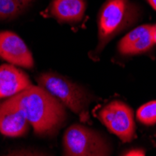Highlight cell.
I'll list each match as a JSON object with an SVG mask.
<instances>
[{"instance_id":"cell-11","label":"cell","mask_w":156,"mask_h":156,"mask_svg":"<svg viewBox=\"0 0 156 156\" xmlns=\"http://www.w3.org/2000/svg\"><path fill=\"white\" fill-rule=\"evenodd\" d=\"M34 0H0V21L16 18Z\"/></svg>"},{"instance_id":"cell-7","label":"cell","mask_w":156,"mask_h":156,"mask_svg":"<svg viewBox=\"0 0 156 156\" xmlns=\"http://www.w3.org/2000/svg\"><path fill=\"white\" fill-rule=\"evenodd\" d=\"M29 124L24 112L12 97L0 104V132L4 136H24Z\"/></svg>"},{"instance_id":"cell-9","label":"cell","mask_w":156,"mask_h":156,"mask_svg":"<svg viewBox=\"0 0 156 156\" xmlns=\"http://www.w3.org/2000/svg\"><path fill=\"white\" fill-rule=\"evenodd\" d=\"M32 86L28 76L10 65L0 66V98L11 97Z\"/></svg>"},{"instance_id":"cell-2","label":"cell","mask_w":156,"mask_h":156,"mask_svg":"<svg viewBox=\"0 0 156 156\" xmlns=\"http://www.w3.org/2000/svg\"><path fill=\"white\" fill-rule=\"evenodd\" d=\"M138 15L136 6L130 0H106L98 13V44L95 52L99 53L113 37L135 23Z\"/></svg>"},{"instance_id":"cell-10","label":"cell","mask_w":156,"mask_h":156,"mask_svg":"<svg viewBox=\"0 0 156 156\" xmlns=\"http://www.w3.org/2000/svg\"><path fill=\"white\" fill-rule=\"evenodd\" d=\"M85 10V0H52L49 7L50 15L60 23H78L82 20Z\"/></svg>"},{"instance_id":"cell-12","label":"cell","mask_w":156,"mask_h":156,"mask_svg":"<svg viewBox=\"0 0 156 156\" xmlns=\"http://www.w3.org/2000/svg\"><path fill=\"white\" fill-rule=\"evenodd\" d=\"M136 117L140 122L145 125L156 123V100L148 102L141 106L136 112Z\"/></svg>"},{"instance_id":"cell-5","label":"cell","mask_w":156,"mask_h":156,"mask_svg":"<svg viewBox=\"0 0 156 156\" xmlns=\"http://www.w3.org/2000/svg\"><path fill=\"white\" fill-rule=\"evenodd\" d=\"M99 119L107 128L122 142H130L135 137L136 125L131 108L122 101H112L99 112Z\"/></svg>"},{"instance_id":"cell-1","label":"cell","mask_w":156,"mask_h":156,"mask_svg":"<svg viewBox=\"0 0 156 156\" xmlns=\"http://www.w3.org/2000/svg\"><path fill=\"white\" fill-rule=\"evenodd\" d=\"M38 136L54 135L64 125L66 112L64 104L41 86H32L11 96Z\"/></svg>"},{"instance_id":"cell-8","label":"cell","mask_w":156,"mask_h":156,"mask_svg":"<svg viewBox=\"0 0 156 156\" xmlns=\"http://www.w3.org/2000/svg\"><path fill=\"white\" fill-rule=\"evenodd\" d=\"M153 44L151 25L143 24L126 34L121 39L118 50L123 55L138 54L149 51Z\"/></svg>"},{"instance_id":"cell-3","label":"cell","mask_w":156,"mask_h":156,"mask_svg":"<svg viewBox=\"0 0 156 156\" xmlns=\"http://www.w3.org/2000/svg\"><path fill=\"white\" fill-rule=\"evenodd\" d=\"M39 86L52 95L84 120L88 115L89 95L80 86L55 73H43L37 78Z\"/></svg>"},{"instance_id":"cell-4","label":"cell","mask_w":156,"mask_h":156,"mask_svg":"<svg viewBox=\"0 0 156 156\" xmlns=\"http://www.w3.org/2000/svg\"><path fill=\"white\" fill-rule=\"evenodd\" d=\"M64 152L70 156L109 155L110 147L98 132L80 124L71 125L64 135Z\"/></svg>"},{"instance_id":"cell-13","label":"cell","mask_w":156,"mask_h":156,"mask_svg":"<svg viewBox=\"0 0 156 156\" xmlns=\"http://www.w3.org/2000/svg\"><path fill=\"white\" fill-rule=\"evenodd\" d=\"M124 155H127V156H139V155H145V151H142V150H140V149H135V150H130L128 151H126L124 153Z\"/></svg>"},{"instance_id":"cell-15","label":"cell","mask_w":156,"mask_h":156,"mask_svg":"<svg viewBox=\"0 0 156 156\" xmlns=\"http://www.w3.org/2000/svg\"><path fill=\"white\" fill-rule=\"evenodd\" d=\"M147 1L150 3V5L153 8L154 10H156V0H147Z\"/></svg>"},{"instance_id":"cell-14","label":"cell","mask_w":156,"mask_h":156,"mask_svg":"<svg viewBox=\"0 0 156 156\" xmlns=\"http://www.w3.org/2000/svg\"><path fill=\"white\" fill-rule=\"evenodd\" d=\"M151 34H152V38L154 43H156V24L151 25Z\"/></svg>"},{"instance_id":"cell-6","label":"cell","mask_w":156,"mask_h":156,"mask_svg":"<svg viewBox=\"0 0 156 156\" xmlns=\"http://www.w3.org/2000/svg\"><path fill=\"white\" fill-rule=\"evenodd\" d=\"M0 58L25 68L34 66L32 53L24 41L10 31L0 32Z\"/></svg>"}]
</instances>
